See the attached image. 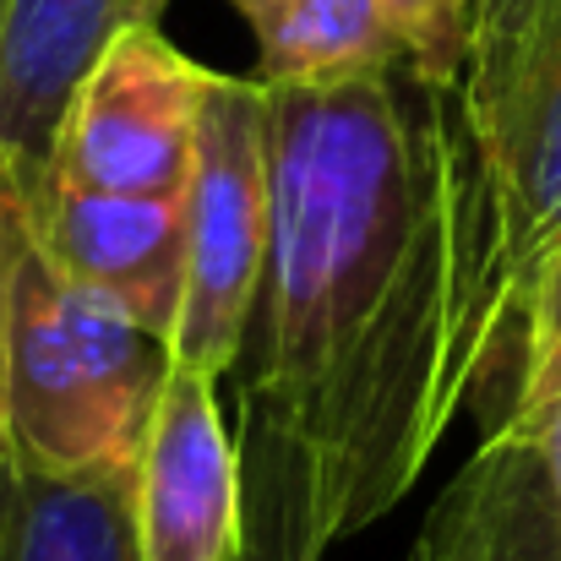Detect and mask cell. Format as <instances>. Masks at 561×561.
I'll return each mask as SVG.
<instances>
[{
    "mask_svg": "<svg viewBox=\"0 0 561 561\" xmlns=\"http://www.w3.org/2000/svg\"><path fill=\"white\" fill-rule=\"evenodd\" d=\"M474 11L480 0H381L398 66L425 88H458L474 44Z\"/></svg>",
    "mask_w": 561,
    "mask_h": 561,
    "instance_id": "13",
    "label": "cell"
},
{
    "mask_svg": "<svg viewBox=\"0 0 561 561\" xmlns=\"http://www.w3.org/2000/svg\"><path fill=\"white\" fill-rule=\"evenodd\" d=\"M273 229L240 403L300 453L328 540L387 518L496 381L491 218L458 88L403 66L267 88Z\"/></svg>",
    "mask_w": 561,
    "mask_h": 561,
    "instance_id": "1",
    "label": "cell"
},
{
    "mask_svg": "<svg viewBox=\"0 0 561 561\" xmlns=\"http://www.w3.org/2000/svg\"><path fill=\"white\" fill-rule=\"evenodd\" d=\"M170 366V344L115 300L71 284L27 224L5 339L0 447L60 474L137 485Z\"/></svg>",
    "mask_w": 561,
    "mask_h": 561,
    "instance_id": "2",
    "label": "cell"
},
{
    "mask_svg": "<svg viewBox=\"0 0 561 561\" xmlns=\"http://www.w3.org/2000/svg\"><path fill=\"white\" fill-rule=\"evenodd\" d=\"M273 229V153H267V82L207 77L196 159L186 181V289L170 355L202 376L240 366Z\"/></svg>",
    "mask_w": 561,
    "mask_h": 561,
    "instance_id": "4",
    "label": "cell"
},
{
    "mask_svg": "<svg viewBox=\"0 0 561 561\" xmlns=\"http://www.w3.org/2000/svg\"><path fill=\"white\" fill-rule=\"evenodd\" d=\"M551 403H561V245L540 267V284H535V300H529L524 350H518V381H513L507 414H535V409H551Z\"/></svg>",
    "mask_w": 561,
    "mask_h": 561,
    "instance_id": "14",
    "label": "cell"
},
{
    "mask_svg": "<svg viewBox=\"0 0 561 561\" xmlns=\"http://www.w3.org/2000/svg\"><path fill=\"white\" fill-rule=\"evenodd\" d=\"M507 420H518V425L535 431V442L546 453V469H551V485H557V496H561V403L535 409V414H507Z\"/></svg>",
    "mask_w": 561,
    "mask_h": 561,
    "instance_id": "17",
    "label": "cell"
},
{
    "mask_svg": "<svg viewBox=\"0 0 561 561\" xmlns=\"http://www.w3.org/2000/svg\"><path fill=\"white\" fill-rule=\"evenodd\" d=\"M164 5L170 0H0V175L22 196L49 175L82 77L121 33L159 27Z\"/></svg>",
    "mask_w": 561,
    "mask_h": 561,
    "instance_id": "8",
    "label": "cell"
},
{
    "mask_svg": "<svg viewBox=\"0 0 561 561\" xmlns=\"http://www.w3.org/2000/svg\"><path fill=\"white\" fill-rule=\"evenodd\" d=\"M218 381L170 366L153 436L137 474V546L142 561H234L245 540V469L240 436L218 409Z\"/></svg>",
    "mask_w": 561,
    "mask_h": 561,
    "instance_id": "7",
    "label": "cell"
},
{
    "mask_svg": "<svg viewBox=\"0 0 561 561\" xmlns=\"http://www.w3.org/2000/svg\"><path fill=\"white\" fill-rule=\"evenodd\" d=\"M535 0H480V11H474V44H469V60H480V55H491L518 22H524V11H529ZM469 71V66H463Z\"/></svg>",
    "mask_w": 561,
    "mask_h": 561,
    "instance_id": "16",
    "label": "cell"
},
{
    "mask_svg": "<svg viewBox=\"0 0 561 561\" xmlns=\"http://www.w3.org/2000/svg\"><path fill=\"white\" fill-rule=\"evenodd\" d=\"M207 77L213 71L159 27L121 33L71 93L49 175L99 191L186 196Z\"/></svg>",
    "mask_w": 561,
    "mask_h": 561,
    "instance_id": "5",
    "label": "cell"
},
{
    "mask_svg": "<svg viewBox=\"0 0 561 561\" xmlns=\"http://www.w3.org/2000/svg\"><path fill=\"white\" fill-rule=\"evenodd\" d=\"M256 38L267 88H328L398 66L381 0H224Z\"/></svg>",
    "mask_w": 561,
    "mask_h": 561,
    "instance_id": "11",
    "label": "cell"
},
{
    "mask_svg": "<svg viewBox=\"0 0 561 561\" xmlns=\"http://www.w3.org/2000/svg\"><path fill=\"white\" fill-rule=\"evenodd\" d=\"M38 251L82 289L115 300L164 344L186 289V196L99 191L44 175L27 191Z\"/></svg>",
    "mask_w": 561,
    "mask_h": 561,
    "instance_id": "6",
    "label": "cell"
},
{
    "mask_svg": "<svg viewBox=\"0 0 561 561\" xmlns=\"http://www.w3.org/2000/svg\"><path fill=\"white\" fill-rule=\"evenodd\" d=\"M0 561H142L137 485L60 474L0 447Z\"/></svg>",
    "mask_w": 561,
    "mask_h": 561,
    "instance_id": "10",
    "label": "cell"
},
{
    "mask_svg": "<svg viewBox=\"0 0 561 561\" xmlns=\"http://www.w3.org/2000/svg\"><path fill=\"white\" fill-rule=\"evenodd\" d=\"M27 245V196L11 175H0V387H5V339H11V295Z\"/></svg>",
    "mask_w": 561,
    "mask_h": 561,
    "instance_id": "15",
    "label": "cell"
},
{
    "mask_svg": "<svg viewBox=\"0 0 561 561\" xmlns=\"http://www.w3.org/2000/svg\"><path fill=\"white\" fill-rule=\"evenodd\" d=\"M240 469H245V540L234 561H322L333 546L295 442L256 409L240 403Z\"/></svg>",
    "mask_w": 561,
    "mask_h": 561,
    "instance_id": "12",
    "label": "cell"
},
{
    "mask_svg": "<svg viewBox=\"0 0 561 561\" xmlns=\"http://www.w3.org/2000/svg\"><path fill=\"white\" fill-rule=\"evenodd\" d=\"M414 561H561V496L529 425H485V442L431 507Z\"/></svg>",
    "mask_w": 561,
    "mask_h": 561,
    "instance_id": "9",
    "label": "cell"
},
{
    "mask_svg": "<svg viewBox=\"0 0 561 561\" xmlns=\"http://www.w3.org/2000/svg\"><path fill=\"white\" fill-rule=\"evenodd\" d=\"M458 110L474 142V170L491 218L496 278V381L491 420L507 414L529 300L561 245V0H535L524 22L458 82ZM485 420V425H491Z\"/></svg>",
    "mask_w": 561,
    "mask_h": 561,
    "instance_id": "3",
    "label": "cell"
}]
</instances>
